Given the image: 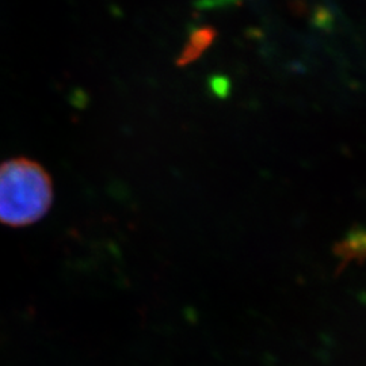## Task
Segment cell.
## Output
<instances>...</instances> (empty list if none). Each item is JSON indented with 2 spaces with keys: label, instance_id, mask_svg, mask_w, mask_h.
Masks as SVG:
<instances>
[{
  "label": "cell",
  "instance_id": "cell-1",
  "mask_svg": "<svg viewBox=\"0 0 366 366\" xmlns=\"http://www.w3.org/2000/svg\"><path fill=\"white\" fill-rule=\"evenodd\" d=\"M53 198L52 178L36 160L13 157L0 164V224L33 225L48 214Z\"/></svg>",
  "mask_w": 366,
  "mask_h": 366
}]
</instances>
